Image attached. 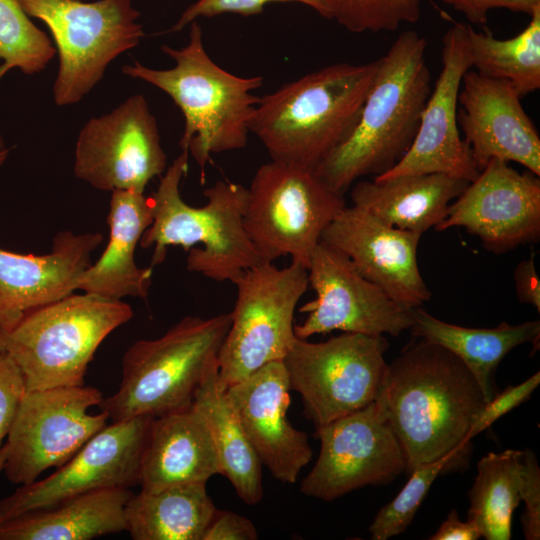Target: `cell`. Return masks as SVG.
<instances>
[{
	"mask_svg": "<svg viewBox=\"0 0 540 540\" xmlns=\"http://www.w3.org/2000/svg\"><path fill=\"white\" fill-rule=\"evenodd\" d=\"M190 24L186 46H162L175 61L173 68L157 70L135 61L123 66L122 72L161 89L180 108L185 128L179 145L199 165L203 183L211 153L247 145L249 121L260 100L251 91L262 86L263 78L240 77L217 65L204 48L200 25Z\"/></svg>",
	"mask_w": 540,
	"mask_h": 540,
	"instance_id": "cell-5",
	"label": "cell"
},
{
	"mask_svg": "<svg viewBox=\"0 0 540 540\" xmlns=\"http://www.w3.org/2000/svg\"><path fill=\"white\" fill-rule=\"evenodd\" d=\"M464 227L488 251L503 254L540 238V179L493 158L451 203L435 226Z\"/></svg>",
	"mask_w": 540,
	"mask_h": 540,
	"instance_id": "cell-17",
	"label": "cell"
},
{
	"mask_svg": "<svg viewBox=\"0 0 540 540\" xmlns=\"http://www.w3.org/2000/svg\"><path fill=\"white\" fill-rule=\"evenodd\" d=\"M103 241L99 232L58 233L49 253L20 254L0 248V331H10L33 311L78 290L91 264V253Z\"/></svg>",
	"mask_w": 540,
	"mask_h": 540,
	"instance_id": "cell-22",
	"label": "cell"
},
{
	"mask_svg": "<svg viewBox=\"0 0 540 540\" xmlns=\"http://www.w3.org/2000/svg\"><path fill=\"white\" fill-rule=\"evenodd\" d=\"M133 315L122 300L72 293L0 331V352L15 362L26 391L81 386L98 347Z\"/></svg>",
	"mask_w": 540,
	"mask_h": 540,
	"instance_id": "cell-7",
	"label": "cell"
},
{
	"mask_svg": "<svg viewBox=\"0 0 540 540\" xmlns=\"http://www.w3.org/2000/svg\"><path fill=\"white\" fill-rule=\"evenodd\" d=\"M152 221L150 197L132 191H112L107 215L108 244L100 258L82 273L78 290L113 300L145 299L152 283V267H139L134 255Z\"/></svg>",
	"mask_w": 540,
	"mask_h": 540,
	"instance_id": "cell-24",
	"label": "cell"
},
{
	"mask_svg": "<svg viewBox=\"0 0 540 540\" xmlns=\"http://www.w3.org/2000/svg\"><path fill=\"white\" fill-rule=\"evenodd\" d=\"M521 501L525 503L522 515L524 536L527 540L540 538V469L533 451H523Z\"/></svg>",
	"mask_w": 540,
	"mask_h": 540,
	"instance_id": "cell-38",
	"label": "cell"
},
{
	"mask_svg": "<svg viewBox=\"0 0 540 540\" xmlns=\"http://www.w3.org/2000/svg\"><path fill=\"white\" fill-rule=\"evenodd\" d=\"M166 164L156 119L142 95L91 118L76 142L74 174L98 190L144 193Z\"/></svg>",
	"mask_w": 540,
	"mask_h": 540,
	"instance_id": "cell-14",
	"label": "cell"
},
{
	"mask_svg": "<svg viewBox=\"0 0 540 540\" xmlns=\"http://www.w3.org/2000/svg\"><path fill=\"white\" fill-rule=\"evenodd\" d=\"M8 454V448L6 443L0 448V473L4 470L6 458Z\"/></svg>",
	"mask_w": 540,
	"mask_h": 540,
	"instance_id": "cell-43",
	"label": "cell"
},
{
	"mask_svg": "<svg viewBox=\"0 0 540 540\" xmlns=\"http://www.w3.org/2000/svg\"><path fill=\"white\" fill-rule=\"evenodd\" d=\"M374 403L397 436L410 473L442 458L463 464L471 423L485 400L456 355L420 339L387 364Z\"/></svg>",
	"mask_w": 540,
	"mask_h": 540,
	"instance_id": "cell-1",
	"label": "cell"
},
{
	"mask_svg": "<svg viewBox=\"0 0 540 540\" xmlns=\"http://www.w3.org/2000/svg\"><path fill=\"white\" fill-rule=\"evenodd\" d=\"M25 393L21 371L8 354L0 352V448L7 439Z\"/></svg>",
	"mask_w": 540,
	"mask_h": 540,
	"instance_id": "cell-37",
	"label": "cell"
},
{
	"mask_svg": "<svg viewBox=\"0 0 540 540\" xmlns=\"http://www.w3.org/2000/svg\"><path fill=\"white\" fill-rule=\"evenodd\" d=\"M481 537L477 526L470 520L463 522L456 510H452L431 540H476Z\"/></svg>",
	"mask_w": 540,
	"mask_h": 540,
	"instance_id": "cell-42",
	"label": "cell"
},
{
	"mask_svg": "<svg viewBox=\"0 0 540 540\" xmlns=\"http://www.w3.org/2000/svg\"><path fill=\"white\" fill-rule=\"evenodd\" d=\"M257 530L246 517L232 511L214 512L202 540H256Z\"/></svg>",
	"mask_w": 540,
	"mask_h": 540,
	"instance_id": "cell-40",
	"label": "cell"
},
{
	"mask_svg": "<svg viewBox=\"0 0 540 540\" xmlns=\"http://www.w3.org/2000/svg\"><path fill=\"white\" fill-rule=\"evenodd\" d=\"M153 418L107 424L54 473L0 500V521L95 490L138 485Z\"/></svg>",
	"mask_w": 540,
	"mask_h": 540,
	"instance_id": "cell-15",
	"label": "cell"
},
{
	"mask_svg": "<svg viewBox=\"0 0 540 540\" xmlns=\"http://www.w3.org/2000/svg\"><path fill=\"white\" fill-rule=\"evenodd\" d=\"M102 399L100 390L85 385L26 391L5 441L7 479L30 484L66 463L107 425L104 412H88Z\"/></svg>",
	"mask_w": 540,
	"mask_h": 540,
	"instance_id": "cell-12",
	"label": "cell"
},
{
	"mask_svg": "<svg viewBox=\"0 0 540 540\" xmlns=\"http://www.w3.org/2000/svg\"><path fill=\"white\" fill-rule=\"evenodd\" d=\"M188 157L189 151L182 150L150 197L153 221L139 245L154 246L150 267L164 261L168 247L180 246L188 251L189 271L233 282L243 271L263 263L244 229L248 189L218 181L204 190L205 205L186 204L179 185L188 171Z\"/></svg>",
	"mask_w": 540,
	"mask_h": 540,
	"instance_id": "cell-4",
	"label": "cell"
},
{
	"mask_svg": "<svg viewBox=\"0 0 540 540\" xmlns=\"http://www.w3.org/2000/svg\"><path fill=\"white\" fill-rule=\"evenodd\" d=\"M441 63V71L422 111L413 143L395 166L374 178L438 173L472 182L479 175L457 121L462 78L471 69L467 25L455 23L446 31L442 39Z\"/></svg>",
	"mask_w": 540,
	"mask_h": 540,
	"instance_id": "cell-18",
	"label": "cell"
},
{
	"mask_svg": "<svg viewBox=\"0 0 540 540\" xmlns=\"http://www.w3.org/2000/svg\"><path fill=\"white\" fill-rule=\"evenodd\" d=\"M9 153V149H2L0 150V166L3 164V162L6 160Z\"/></svg>",
	"mask_w": 540,
	"mask_h": 540,
	"instance_id": "cell-44",
	"label": "cell"
},
{
	"mask_svg": "<svg viewBox=\"0 0 540 540\" xmlns=\"http://www.w3.org/2000/svg\"><path fill=\"white\" fill-rule=\"evenodd\" d=\"M412 334L439 345L456 355L477 381L485 402L494 395V373L503 358L515 347L531 342L539 345L540 321L494 328H469L442 321L422 307L411 309Z\"/></svg>",
	"mask_w": 540,
	"mask_h": 540,
	"instance_id": "cell-27",
	"label": "cell"
},
{
	"mask_svg": "<svg viewBox=\"0 0 540 540\" xmlns=\"http://www.w3.org/2000/svg\"><path fill=\"white\" fill-rule=\"evenodd\" d=\"M216 509L206 483L140 491L125 506L126 531L134 540H202Z\"/></svg>",
	"mask_w": 540,
	"mask_h": 540,
	"instance_id": "cell-29",
	"label": "cell"
},
{
	"mask_svg": "<svg viewBox=\"0 0 540 540\" xmlns=\"http://www.w3.org/2000/svg\"><path fill=\"white\" fill-rule=\"evenodd\" d=\"M128 488L100 489L0 521V540H90L126 531Z\"/></svg>",
	"mask_w": 540,
	"mask_h": 540,
	"instance_id": "cell-26",
	"label": "cell"
},
{
	"mask_svg": "<svg viewBox=\"0 0 540 540\" xmlns=\"http://www.w3.org/2000/svg\"><path fill=\"white\" fill-rule=\"evenodd\" d=\"M452 466L449 458L420 465L409 473L410 478L388 504L376 514L369 526L371 539L387 540L403 533L413 521L432 483Z\"/></svg>",
	"mask_w": 540,
	"mask_h": 540,
	"instance_id": "cell-34",
	"label": "cell"
},
{
	"mask_svg": "<svg viewBox=\"0 0 540 540\" xmlns=\"http://www.w3.org/2000/svg\"><path fill=\"white\" fill-rule=\"evenodd\" d=\"M523 451L490 452L477 464L469 492L468 520L486 540H509L512 516L521 501Z\"/></svg>",
	"mask_w": 540,
	"mask_h": 540,
	"instance_id": "cell-30",
	"label": "cell"
},
{
	"mask_svg": "<svg viewBox=\"0 0 540 540\" xmlns=\"http://www.w3.org/2000/svg\"><path fill=\"white\" fill-rule=\"evenodd\" d=\"M307 271L308 285L316 298L300 308L308 316L294 325L297 338L308 339L334 330L397 337L411 328V309L364 278L341 251L320 242Z\"/></svg>",
	"mask_w": 540,
	"mask_h": 540,
	"instance_id": "cell-16",
	"label": "cell"
},
{
	"mask_svg": "<svg viewBox=\"0 0 540 540\" xmlns=\"http://www.w3.org/2000/svg\"><path fill=\"white\" fill-rule=\"evenodd\" d=\"M329 13L353 33L392 32L404 23H415L424 0H323Z\"/></svg>",
	"mask_w": 540,
	"mask_h": 540,
	"instance_id": "cell-33",
	"label": "cell"
},
{
	"mask_svg": "<svg viewBox=\"0 0 540 540\" xmlns=\"http://www.w3.org/2000/svg\"><path fill=\"white\" fill-rule=\"evenodd\" d=\"M421 236L388 225L352 205L332 220L320 242L344 253L364 278L398 304L412 309L432 297L418 266Z\"/></svg>",
	"mask_w": 540,
	"mask_h": 540,
	"instance_id": "cell-19",
	"label": "cell"
},
{
	"mask_svg": "<svg viewBox=\"0 0 540 540\" xmlns=\"http://www.w3.org/2000/svg\"><path fill=\"white\" fill-rule=\"evenodd\" d=\"M4 149V141L2 137L0 136V150Z\"/></svg>",
	"mask_w": 540,
	"mask_h": 540,
	"instance_id": "cell-45",
	"label": "cell"
},
{
	"mask_svg": "<svg viewBox=\"0 0 540 540\" xmlns=\"http://www.w3.org/2000/svg\"><path fill=\"white\" fill-rule=\"evenodd\" d=\"M475 24H484L488 13L497 8L531 15L540 7V0H442Z\"/></svg>",
	"mask_w": 540,
	"mask_h": 540,
	"instance_id": "cell-39",
	"label": "cell"
},
{
	"mask_svg": "<svg viewBox=\"0 0 540 540\" xmlns=\"http://www.w3.org/2000/svg\"><path fill=\"white\" fill-rule=\"evenodd\" d=\"M247 189L244 229L263 263L290 256L308 268L324 230L347 206L314 170L274 160Z\"/></svg>",
	"mask_w": 540,
	"mask_h": 540,
	"instance_id": "cell-8",
	"label": "cell"
},
{
	"mask_svg": "<svg viewBox=\"0 0 540 540\" xmlns=\"http://www.w3.org/2000/svg\"><path fill=\"white\" fill-rule=\"evenodd\" d=\"M539 383L540 373L537 371L524 382L516 386H508L501 393L495 394L483 404L475 415L469 429L468 438L471 440L490 427L500 417L527 401L539 386Z\"/></svg>",
	"mask_w": 540,
	"mask_h": 540,
	"instance_id": "cell-36",
	"label": "cell"
},
{
	"mask_svg": "<svg viewBox=\"0 0 540 540\" xmlns=\"http://www.w3.org/2000/svg\"><path fill=\"white\" fill-rule=\"evenodd\" d=\"M427 45L424 36L406 30L378 59L356 125L315 169L336 192L344 195L359 179L386 173L410 148L432 89Z\"/></svg>",
	"mask_w": 540,
	"mask_h": 540,
	"instance_id": "cell-2",
	"label": "cell"
},
{
	"mask_svg": "<svg viewBox=\"0 0 540 540\" xmlns=\"http://www.w3.org/2000/svg\"><path fill=\"white\" fill-rule=\"evenodd\" d=\"M377 67L336 63L289 82L260 98L249 131L271 160L315 171L356 125Z\"/></svg>",
	"mask_w": 540,
	"mask_h": 540,
	"instance_id": "cell-3",
	"label": "cell"
},
{
	"mask_svg": "<svg viewBox=\"0 0 540 540\" xmlns=\"http://www.w3.org/2000/svg\"><path fill=\"white\" fill-rule=\"evenodd\" d=\"M50 39L37 28L18 0H0V79L13 68L31 75L45 69L56 54Z\"/></svg>",
	"mask_w": 540,
	"mask_h": 540,
	"instance_id": "cell-32",
	"label": "cell"
},
{
	"mask_svg": "<svg viewBox=\"0 0 540 540\" xmlns=\"http://www.w3.org/2000/svg\"><path fill=\"white\" fill-rule=\"evenodd\" d=\"M230 322V313L186 316L161 337L134 342L123 355L118 390L98 407L116 422L191 405L202 377L218 360Z\"/></svg>",
	"mask_w": 540,
	"mask_h": 540,
	"instance_id": "cell-6",
	"label": "cell"
},
{
	"mask_svg": "<svg viewBox=\"0 0 540 540\" xmlns=\"http://www.w3.org/2000/svg\"><path fill=\"white\" fill-rule=\"evenodd\" d=\"M521 98L507 81L472 69L464 74L457 121L479 171L496 158L540 176V136Z\"/></svg>",
	"mask_w": 540,
	"mask_h": 540,
	"instance_id": "cell-20",
	"label": "cell"
},
{
	"mask_svg": "<svg viewBox=\"0 0 540 540\" xmlns=\"http://www.w3.org/2000/svg\"><path fill=\"white\" fill-rule=\"evenodd\" d=\"M384 336L344 332L323 342L296 338L283 359L290 389L315 427L374 402L385 372Z\"/></svg>",
	"mask_w": 540,
	"mask_h": 540,
	"instance_id": "cell-11",
	"label": "cell"
},
{
	"mask_svg": "<svg viewBox=\"0 0 540 540\" xmlns=\"http://www.w3.org/2000/svg\"><path fill=\"white\" fill-rule=\"evenodd\" d=\"M469 183L438 173L373 178L355 182L350 196L352 205L386 224L422 235L446 218Z\"/></svg>",
	"mask_w": 540,
	"mask_h": 540,
	"instance_id": "cell-25",
	"label": "cell"
},
{
	"mask_svg": "<svg viewBox=\"0 0 540 540\" xmlns=\"http://www.w3.org/2000/svg\"><path fill=\"white\" fill-rule=\"evenodd\" d=\"M290 390L283 361L270 362L226 389L262 465L285 484L297 481L313 455L306 433L288 419Z\"/></svg>",
	"mask_w": 540,
	"mask_h": 540,
	"instance_id": "cell-21",
	"label": "cell"
},
{
	"mask_svg": "<svg viewBox=\"0 0 540 540\" xmlns=\"http://www.w3.org/2000/svg\"><path fill=\"white\" fill-rule=\"evenodd\" d=\"M516 296L520 303L533 306L540 312V279L535 266V253L521 260L513 273Z\"/></svg>",
	"mask_w": 540,
	"mask_h": 540,
	"instance_id": "cell-41",
	"label": "cell"
},
{
	"mask_svg": "<svg viewBox=\"0 0 540 540\" xmlns=\"http://www.w3.org/2000/svg\"><path fill=\"white\" fill-rule=\"evenodd\" d=\"M270 2H297L314 9L329 19L328 9L323 0H197L191 4L168 32H177L199 17H213L224 13L243 16L256 15Z\"/></svg>",
	"mask_w": 540,
	"mask_h": 540,
	"instance_id": "cell-35",
	"label": "cell"
},
{
	"mask_svg": "<svg viewBox=\"0 0 540 540\" xmlns=\"http://www.w3.org/2000/svg\"><path fill=\"white\" fill-rule=\"evenodd\" d=\"M232 283L237 298L218 354V373L225 389L270 362L283 361L297 338L296 305L309 286L307 268L292 261L283 268L261 263Z\"/></svg>",
	"mask_w": 540,
	"mask_h": 540,
	"instance_id": "cell-9",
	"label": "cell"
},
{
	"mask_svg": "<svg viewBox=\"0 0 540 540\" xmlns=\"http://www.w3.org/2000/svg\"><path fill=\"white\" fill-rule=\"evenodd\" d=\"M320 453L300 491L333 501L368 485H383L406 472L400 442L374 402L316 427Z\"/></svg>",
	"mask_w": 540,
	"mask_h": 540,
	"instance_id": "cell-13",
	"label": "cell"
},
{
	"mask_svg": "<svg viewBox=\"0 0 540 540\" xmlns=\"http://www.w3.org/2000/svg\"><path fill=\"white\" fill-rule=\"evenodd\" d=\"M467 41L471 69L509 82L521 97L540 88V7L512 38L497 39L489 31L467 26Z\"/></svg>",
	"mask_w": 540,
	"mask_h": 540,
	"instance_id": "cell-31",
	"label": "cell"
},
{
	"mask_svg": "<svg viewBox=\"0 0 540 540\" xmlns=\"http://www.w3.org/2000/svg\"><path fill=\"white\" fill-rule=\"evenodd\" d=\"M216 474L220 464L215 445L192 404L153 418L141 459V491L207 483Z\"/></svg>",
	"mask_w": 540,
	"mask_h": 540,
	"instance_id": "cell-23",
	"label": "cell"
},
{
	"mask_svg": "<svg viewBox=\"0 0 540 540\" xmlns=\"http://www.w3.org/2000/svg\"><path fill=\"white\" fill-rule=\"evenodd\" d=\"M193 407L204 419L220 464V474L247 505L263 498L262 463L250 444L218 373V360L205 372L196 389Z\"/></svg>",
	"mask_w": 540,
	"mask_h": 540,
	"instance_id": "cell-28",
	"label": "cell"
},
{
	"mask_svg": "<svg viewBox=\"0 0 540 540\" xmlns=\"http://www.w3.org/2000/svg\"><path fill=\"white\" fill-rule=\"evenodd\" d=\"M29 17L52 33L59 54L53 86L58 106L79 102L117 56L145 36L132 0H18Z\"/></svg>",
	"mask_w": 540,
	"mask_h": 540,
	"instance_id": "cell-10",
	"label": "cell"
}]
</instances>
